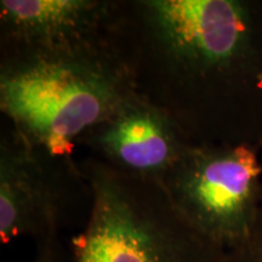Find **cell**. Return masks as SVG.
Segmentation results:
<instances>
[{
	"mask_svg": "<svg viewBox=\"0 0 262 262\" xmlns=\"http://www.w3.org/2000/svg\"><path fill=\"white\" fill-rule=\"evenodd\" d=\"M136 94L110 34L48 49H0V111L26 142L74 160L78 140Z\"/></svg>",
	"mask_w": 262,
	"mask_h": 262,
	"instance_id": "cell-2",
	"label": "cell"
},
{
	"mask_svg": "<svg viewBox=\"0 0 262 262\" xmlns=\"http://www.w3.org/2000/svg\"><path fill=\"white\" fill-rule=\"evenodd\" d=\"M29 262H63L60 241L35 248V255Z\"/></svg>",
	"mask_w": 262,
	"mask_h": 262,
	"instance_id": "cell-9",
	"label": "cell"
},
{
	"mask_svg": "<svg viewBox=\"0 0 262 262\" xmlns=\"http://www.w3.org/2000/svg\"><path fill=\"white\" fill-rule=\"evenodd\" d=\"M117 0H2L0 49H48L110 34Z\"/></svg>",
	"mask_w": 262,
	"mask_h": 262,
	"instance_id": "cell-7",
	"label": "cell"
},
{
	"mask_svg": "<svg viewBox=\"0 0 262 262\" xmlns=\"http://www.w3.org/2000/svg\"><path fill=\"white\" fill-rule=\"evenodd\" d=\"M162 183L183 217L228 251L247 238L262 205L261 149L193 145Z\"/></svg>",
	"mask_w": 262,
	"mask_h": 262,
	"instance_id": "cell-4",
	"label": "cell"
},
{
	"mask_svg": "<svg viewBox=\"0 0 262 262\" xmlns=\"http://www.w3.org/2000/svg\"><path fill=\"white\" fill-rule=\"evenodd\" d=\"M225 262H262V205L247 238L226 251Z\"/></svg>",
	"mask_w": 262,
	"mask_h": 262,
	"instance_id": "cell-8",
	"label": "cell"
},
{
	"mask_svg": "<svg viewBox=\"0 0 262 262\" xmlns=\"http://www.w3.org/2000/svg\"><path fill=\"white\" fill-rule=\"evenodd\" d=\"M193 145L165 111L137 91L77 142L117 171L159 182Z\"/></svg>",
	"mask_w": 262,
	"mask_h": 262,
	"instance_id": "cell-6",
	"label": "cell"
},
{
	"mask_svg": "<svg viewBox=\"0 0 262 262\" xmlns=\"http://www.w3.org/2000/svg\"><path fill=\"white\" fill-rule=\"evenodd\" d=\"M261 160H262V149H261Z\"/></svg>",
	"mask_w": 262,
	"mask_h": 262,
	"instance_id": "cell-10",
	"label": "cell"
},
{
	"mask_svg": "<svg viewBox=\"0 0 262 262\" xmlns=\"http://www.w3.org/2000/svg\"><path fill=\"white\" fill-rule=\"evenodd\" d=\"M110 38L193 143L262 149V0H117Z\"/></svg>",
	"mask_w": 262,
	"mask_h": 262,
	"instance_id": "cell-1",
	"label": "cell"
},
{
	"mask_svg": "<svg viewBox=\"0 0 262 262\" xmlns=\"http://www.w3.org/2000/svg\"><path fill=\"white\" fill-rule=\"evenodd\" d=\"M84 180L74 160L55 158L33 147L11 126L0 139V238L3 244L21 237L35 248L60 241L58 231L67 189Z\"/></svg>",
	"mask_w": 262,
	"mask_h": 262,
	"instance_id": "cell-5",
	"label": "cell"
},
{
	"mask_svg": "<svg viewBox=\"0 0 262 262\" xmlns=\"http://www.w3.org/2000/svg\"><path fill=\"white\" fill-rule=\"evenodd\" d=\"M91 192L74 262H225L226 250L183 217L163 183L119 172L94 157L80 166Z\"/></svg>",
	"mask_w": 262,
	"mask_h": 262,
	"instance_id": "cell-3",
	"label": "cell"
}]
</instances>
